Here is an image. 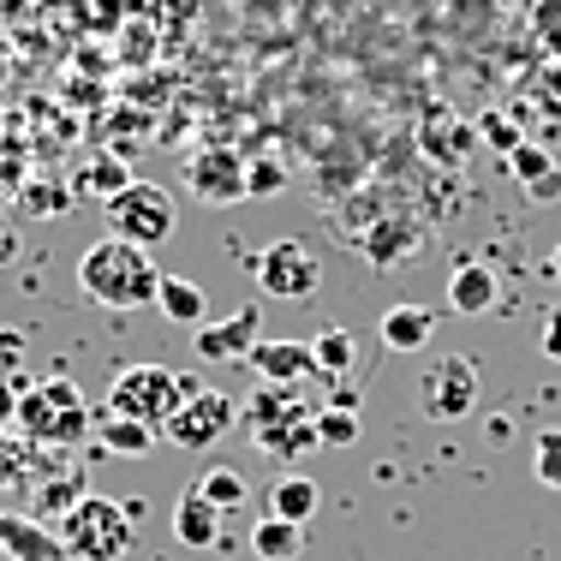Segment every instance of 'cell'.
<instances>
[{"instance_id":"cell-1","label":"cell","mask_w":561,"mask_h":561,"mask_svg":"<svg viewBox=\"0 0 561 561\" xmlns=\"http://www.w3.org/2000/svg\"><path fill=\"white\" fill-rule=\"evenodd\" d=\"M78 287H84V299H96L102 311H144V305H156V293H162V270H156V257L144 245H126V239L102 233L96 245L78 257Z\"/></svg>"},{"instance_id":"cell-2","label":"cell","mask_w":561,"mask_h":561,"mask_svg":"<svg viewBox=\"0 0 561 561\" xmlns=\"http://www.w3.org/2000/svg\"><path fill=\"white\" fill-rule=\"evenodd\" d=\"M245 431H251V443H257V454H270L280 466H293L311 448H323L317 443V407L299 389H270V382H263V389L245 400Z\"/></svg>"},{"instance_id":"cell-3","label":"cell","mask_w":561,"mask_h":561,"mask_svg":"<svg viewBox=\"0 0 561 561\" xmlns=\"http://www.w3.org/2000/svg\"><path fill=\"white\" fill-rule=\"evenodd\" d=\"M19 436L36 448H78L90 436V400L72 377H43L24 382L19 394Z\"/></svg>"},{"instance_id":"cell-4","label":"cell","mask_w":561,"mask_h":561,"mask_svg":"<svg viewBox=\"0 0 561 561\" xmlns=\"http://www.w3.org/2000/svg\"><path fill=\"white\" fill-rule=\"evenodd\" d=\"M197 389H204L197 377H180V370H168V365H126L108 382V407H102V412L131 419V424H150V431H168V419Z\"/></svg>"},{"instance_id":"cell-5","label":"cell","mask_w":561,"mask_h":561,"mask_svg":"<svg viewBox=\"0 0 561 561\" xmlns=\"http://www.w3.org/2000/svg\"><path fill=\"white\" fill-rule=\"evenodd\" d=\"M131 538H138V519H131L126 502H114V496H84L60 514L66 561H126Z\"/></svg>"},{"instance_id":"cell-6","label":"cell","mask_w":561,"mask_h":561,"mask_svg":"<svg viewBox=\"0 0 561 561\" xmlns=\"http://www.w3.org/2000/svg\"><path fill=\"white\" fill-rule=\"evenodd\" d=\"M478 394H484V377H478V358L466 353H436L419 365V382H412V400L431 424H460L478 412Z\"/></svg>"},{"instance_id":"cell-7","label":"cell","mask_w":561,"mask_h":561,"mask_svg":"<svg viewBox=\"0 0 561 561\" xmlns=\"http://www.w3.org/2000/svg\"><path fill=\"white\" fill-rule=\"evenodd\" d=\"M102 209H108V233L126 239V245H144V251H156L162 239H173V227H180L173 192H162V185H150V180H131L126 192H114Z\"/></svg>"},{"instance_id":"cell-8","label":"cell","mask_w":561,"mask_h":561,"mask_svg":"<svg viewBox=\"0 0 561 561\" xmlns=\"http://www.w3.org/2000/svg\"><path fill=\"white\" fill-rule=\"evenodd\" d=\"M251 275H257V287L280 305L311 299V293L323 287V263H317V251L305 245V239H275V245H263L257 263H251Z\"/></svg>"},{"instance_id":"cell-9","label":"cell","mask_w":561,"mask_h":561,"mask_svg":"<svg viewBox=\"0 0 561 561\" xmlns=\"http://www.w3.org/2000/svg\"><path fill=\"white\" fill-rule=\"evenodd\" d=\"M233 419H239V407H233L221 389H197V394L168 419L162 436H168L173 448H185V454H209L227 431H233Z\"/></svg>"},{"instance_id":"cell-10","label":"cell","mask_w":561,"mask_h":561,"mask_svg":"<svg viewBox=\"0 0 561 561\" xmlns=\"http://www.w3.org/2000/svg\"><path fill=\"white\" fill-rule=\"evenodd\" d=\"M257 341H263V311L257 305H239L227 323H204L192 335L197 358H209V365H245V358L257 353Z\"/></svg>"},{"instance_id":"cell-11","label":"cell","mask_w":561,"mask_h":561,"mask_svg":"<svg viewBox=\"0 0 561 561\" xmlns=\"http://www.w3.org/2000/svg\"><path fill=\"white\" fill-rule=\"evenodd\" d=\"M185 185H192V197H204V204H239V197H251V192H245V162H239L233 150H204V156H192Z\"/></svg>"},{"instance_id":"cell-12","label":"cell","mask_w":561,"mask_h":561,"mask_svg":"<svg viewBox=\"0 0 561 561\" xmlns=\"http://www.w3.org/2000/svg\"><path fill=\"white\" fill-rule=\"evenodd\" d=\"M245 365L257 370V382H270V389H299V382L317 377L311 341H257V353H251Z\"/></svg>"},{"instance_id":"cell-13","label":"cell","mask_w":561,"mask_h":561,"mask_svg":"<svg viewBox=\"0 0 561 561\" xmlns=\"http://www.w3.org/2000/svg\"><path fill=\"white\" fill-rule=\"evenodd\" d=\"M221 531H227V514L209 507L192 484H185L180 502H173V538H180V550H221Z\"/></svg>"},{"instance_id":"cell-14","label":"cell","mask_w":561,"mask_h":561,"mask_svg":"<svg viewBox=\"0 0 561 561\" xmlns=\"http://www.w3.org/2000/svg\"><path fill=\"white\" fill-rule=\"evenodd\" d=\"M502 305V280L490 263H460L448 275V311L454 317H490Z\"/></svg>"},{"instance_id":"cell-15","label":"cell","mask_w":561,"mask_h":561,"mask_svg":"<svg viewBox=\"0 0 561 561\" xmlns=\"http://www.w3.org/2000/svg\"><path fill=\"white\" fill-rule=\"evenodd\" d=\"M0 550H7V561H66L60 531L19 519V514H0Z\"/></svg>"},{"instance_id":"cell-16","label":"cell","mask_w":561,"mask_h":561,"mask_svg":"<svg viewBox=\"0 0 561 561\" xmlns=\"http://www.w3.org/2000/svg\"><path fill=\"white\" fill-rule=\"evenodd\" d=\"M377 335L389 353H424L436 335V311L431 305H389L382 311V323H377Z\"/></svg>"},{"instance_id":"cell-17","label":"cell","mask_w":561,"mask_h":561,"mask_svg":"<svg viewBox=\"0 0 561 561\" xmlns=\"http://www.w3.org/2000/svg\"><path fill=\"white\" fill-rule=\"evenodd\" d=\"M317 507H323V490H317L305 472L275 478L270 496H263V514H270V519H293V526H305V519H311Z\"/></svg>"},{"instance_id":"cell-18","label":"cell","mask_w":561,"mask_h":561,"mask_svg":"<svg viewBox=\"0 0 561 561\" xmlns=\"http://www.w3.org/2000/svg\"><path fill=\"white\" fill-rule=\"evenodd\" d=\"M156 311H162L168 323L204 329L209 299H204V287H197V280H185V275H162V293H156Z\"/></svg>"},{"instance_id":"cell-19","label":"cell","mask_w":561,"mask_h":561,"mask_svg":"<svg viewBox=\"0 0 561 561\" xmlns=\"http://www.w3.org/2000/svg\"><path fill=\"white\" fill-rule=\"evenodd\" d=\"M251 556H257V561H299L305 556V526L263 514L257 526H251Z\"/></svg>"},{"instance_id":"cell-20","label":"cell","mask_w":561,"mask_h":561,"mask_svg":"<svg viewBox=\"0 0 561 561\" xmlns=\"http://www.w3.org/2000/svg\"><path fill=\"white\" fill-rule=\"evenodd\" d=\"M192 490H197V496H204L209 507H221V514H233V507L251 502L245 472H233V466H204V472L192 478Z\"/></svg>"},{"instance_id":"cell-21","label":"cell","mask_w":561,"mask_h":561,"mask_svg":"<svg viewBox=\"0 0 561 561\" xmlns=\"http://www.w3.org/2000/svg\"><path fill=\"white\" fill-rule=\"evenodd\" d=\"M36 466H43L36 443H24V436H7V431H0V496H12V490H31Z\"/></svg>"},{"instance_id":"cell-22","label":"cell","mask_w":561,"mask_h":561,"mask_svg":"<svg viewBox=\"0 0 561 561\" xmlns=\"http://www.w3.org/2000/svg\"><path fill=\"white\" fill-rule=\"evenodd\" d=\"M358 407H353V394H335L329 407H317V443L323 448H353L358 443Z\"/></svg>"},{"instance_id":"cell-23","label":"cell","mask_w":561,"mask_h":561,"mask_svg":"<svg viewBox=\"0 0 561 561\" xmlns=\"http://www.w3.org/2000/svg\"><path fill=\"white\" fill-rule=\"evenodd\" d=\"M102 443H108V454H119V460H144V454L162 443V431H150V424H131V419H114V412H102Z\"/></svg>"},{"instance_id":"cell-24","label":"cell","mask_w":561,"mask_h":561,"mask_svg":"<svg viewBox=\"0 0 561 561\" xmlns=\"http://www.w3.org/2000/svg\"><path fill=\"white\" fill-rule=\"evenodd\" d=\"M311 358H317V377H346L358 365V335L353 329H323L311 341Z\"/></svg>"},{"instance_id":"cell-25","label":"cell","mask_w":561,"mask_h":561,"mask_svg":"<svg viewBox=\"0 0 561 561\" xmlns=\"http://www.w3.org/2000/svg\"><path fill=\"white\" fill-rule=\"evenodd\" d=\"M507 162H514V173L531 185V197H556V192H561V173H550V156H543V150L519 144V150L507 156Z\"/></svg>"},{"instance_id":"cell-26","label":"cell","mask_w":561,"mask_h":561,"mask_svg":"<svg viewBox=\"0 0 561 561\" xmlns=\"http://www.w3.org/2000/svg\"><path fill=\"white\" fill-rule=\"evenodd\" d=\"M531 478L543 490H561V431H538V443H531Z\"/></svg>"},{"instance_id":"cell-27","label":"cell","mask_w":561,"mask_h":561,"mask_svg":"<svg viewBox=\"0 0 561 561\" xmlns=\"http://www.w3.org/2000/svg\"><path fill=\"white\" fill-rule=\"evenodd\" d=\"M280 185H287V168L280 162H251L245 168V192L251 197H270V192H280Z\"/></svg>"},{"instance_id":"cell-28","label":"cell","mask_w":561,"mask_h":561,"mask_svg":"<svg viewBox=\"0 0 561 561\" xmlns=\"http://www.w3.org/2000/svg\"><path fill=\"white\" fill-rule=\"evenodd\" d=\"M90 185H96V192H102V204H108L114 192H126V185H131V173L119 168V162H96V173H90Z\"/></svg>"},{"instance_id":"cell-29","label":"cell","mask_w":561,"mask_h":561,"mask_svg":"<svg viewBox=\"0 0 561 561\" xmlns=\"http://www.w3.org/2000/svg\"><path fill=\"white\" fill-rule=\"evenodd\" d=\"M19 394H24V382H12L7 370H0V431H7L12 419H19Z\"/></svg>"},{"instance_id":"cell-30","label":"cell","mask_w":561,"mask_h":561,"mask_svg":"<svg viewBox=\"0 0 561 561\" xmlns=\"http://www.w3.org/2000/svg\"><path fill=\"white\" fill-rule=\"evenodd\" d=\"M24 358V335L19 329H0V370H12Z\"/></svg>"},{"instance_id":"cell-31","label":"cell","mask_w":561,"mask_h":561,"mask_svg":"<svg viewBox=\"0 0 561 561\" xmlns=\"http://www.w3.org/2000/svg\"><path fill=\"white\" fill-rule=\"evenodd\" d=\"M543 353H550L556 365H561V311L550 317V323H543Z\"/></svg>"},{"instance_id":"cell-32","label":"cell","mask_w":561,"mask_h":561,"mask_svg":"<svg viewBox=\"0 0 561 561\" xmlns=\"http://www.w3.org/2000/svg\"><path fill=\"white\" fill-rule=\"evenodd\" d=\"M12 251H19V239H12L7 227H0V263H12Z\"/></svg>"},{"instance_id":"cell-33","label":"cell","mask_w":561,"mask_h":561,"mask_svg":"<svg viewBox=\"0 0 561 561\" xmlns=\"http://www.w3.org/2000/svg\"><path fill=\"white\" fill-rule=\"evenodd\" d=\"M550 275L561 280V245H556V257H550Z\"/></svg>"}]
</instances>
